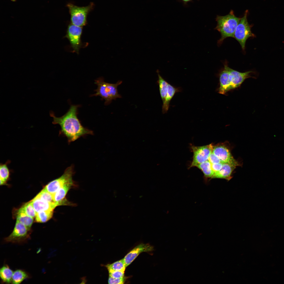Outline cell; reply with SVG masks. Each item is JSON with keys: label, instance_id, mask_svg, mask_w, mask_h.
Returning a JSON list of instances; mask_svg holds the SVG:
<instances>
[{"label": "cell", "instance_id": "ffe728a7", "mask_svg": "<svg viewBox=\"0 0 284 284\" xmlns=\"http://www.w3.org/2000/svg\"><path fill=\"white\" fill-rule=\"evenodd\" d=\"M29 277L28 274L26 271L23 270L18 269L13 272L12 283L19 284L24 280Z\"/></svg>", "mask_w": 284, "mask_h": 284}, {"label": "cell", "instance_id": "4fadbf2b", "mask_svg": "<svg viewBox=\"0 0 284 284\" xmlns=\"http://www.w3.org/2000/svg\"><path fill=\"white\" fill-rule=\"evenodd\" d=\"M153 250V247L148 244H141L136 246L129 252L123 258L127 267L141 253L149 252Z\"/></svg>", "mask_w": 284, "mask_h": 284}, {"label": "cell", "instance_id": "4dcf8cb0", "mask_svg": "<svg viewBox=\"0 0 284 284\" xmlns=\"http://www.w3.org/2000/svg\"><path fill=\"white\" fill-rule=\"evenodd\" d=\"M179 1L182 3L185 6L187 5V3L193 0H178Z\"/></svg>", "mask_w": 284, "mask_h": 284}, {"label": "cell", "instance_id": "3957f363", "mask_svg": "<svg viewBox=\"0 0 284 284\" xmlns=\"http://www.w3.org/2000/svg\"><path fill=\"white\" fill-rule=\"evenodd\" d=\"M240 19L235 16L232 10L226 15L217 16L216 18L217 25L215 29L221 35V37L218 41V44H221L226 38L234 37L235 30Z\"/></svg>", "mask_w": 284, "mask_h": 284}, {"label": "cell", "instance_id": "6da1fadb", "mask_svg": "<svg viewBox=\"0 0 284 284\" xmlns=\"http://www.w3.org/2000/svg\"><path fill=\"white\" fill-rule=\"evenodd\" d=\"M79 105H71L67 112L63 116L57 117L52 112L50 116L53 119L52 123L61 127L60 134L66 137L70 143L87 135H93L92 131L84 127L77 116Z\"/></svg>", "mask_w": 284, "mask_h": 284}, {"label": "cell", "instance_id": "9a60e30c", "mask_svg": "<svg viewBox=\"0 0 284 284\" xmlns=\"http://www.w3.org/2000/svg\"><path fill=\"white\" fill-rule=\"evenodd\" d=\"M181 87H176L168 83L166 96L164 102L163 103L162 112L163 114L166 113L168 111L170 102L175 93L181 92Z\"/></svg>", "mask_w": 284, "mask_h": 284}, {"label": "cell", "instance_id": "30bf717a", "mask_svg": "<svg viewBox=\"0 0 284 284\" xmlns=\"http://www.w3.org/2000/svg\"><path fill=\"white\" fill-rule=\"evenodd\" d=\"M213 146L212 144L199 146L192 145L191 148L193 155L192 162L189 168L196 167L199 164L208 160L212 152Z\"/></svg>", "mask_w": 284, "mask_h": 284}, {"label": "cell", "instance_id": "f1b7e54d", "mask_svg": "<svg viewBox=\"0 0 284 284\" xmlns=\"http://www.w3.org/2000/svg\"><path fill=\"white\" fill-rule=\"evenodd\" d=\"M208 160L211 164H218L222 163L220 159L212 152L210 154Z\"/></svg>", "mask_w": 284, "mask_h": 284}, {"label": "cell", "instance_id": "484cf974", "mask_svg": "<svg viewBox=\"0 0 284 284\" xmlns=\"http://www.w3.org/2000/svg\"><path fill=\"white\" fill-rule=\"evenodd\" d=\"M19 209L33 218L36 216L37 213L30 201L25 204Z\"/></svg>", "mask_w": 284, "mask_h": 284}, {"label": "cell", "instance_id": "5b68a950", "mask_svg": "<svg viewBox=\"0 0 284 284\" xmlns=\"http://www.w3.org/2000/svg\"><path fill=\"white\" fill-rule=\"evenodd\" d=\"M70 15L71 23L77 26L82 27L87 23V18L89 13L94 8V4L90 3L88 6L79 7L71 3L66 6Z\"/></svg>", "mask_w": 284, "mask_h": 284}, {"label": "cell", "instance_id": "8fae6325", "mask_svg": "<svg viewBox=\"0 0 284 284\" xmlns=\"http://www.w3.org/2000/svg\"><path fill=\"white\" fill-rule=\"evenodd\" d=\"M212 152L223 163H228L236 166L239 165L232 156L230 150L225 145L221 144L213 146Z\"/></svg>", "mask_w": 284, "mask_h": 284}, {"label": "cell", "instance_id": "7a4b0ae2", "mask_svg": "<svg viewBox=\"0 0 284 284\" xmlns=\"http://www.w3.org/2000/svg\"><path fill=\"white\" fill-rule=\"evenodd\" d=\"M253 72L251 71L240 72L230 68L225 64L219 74L218 93L224 95L231 90L239 87L246 79L253 77L251 74Z\"/></svg>", "mask_w": 284, "mask_h": 284}, {"label": "cell", "instance_id": "4316f807", "mask_svg": "<svg viewBox=\"0 0 284 284\" xmlns=\"http://www.w3.org/2000/svg\"><path fill=\"white\" fill-rule=\"evenodd\" d=\"M109 276L116 278H124V271H117L111 269L108 270Z\"/></svg>", "mask_w": 284, "mask_h": 284}, {"label": "cell", "instance_id": "277c9868", "mask_svg": "<svg viewBox=\"0 0 284 284\" xmlns=\"http://www.w3.org/2000/svg\"><path fill=\"white\" fill-rule=\"evenodd\" d=\"M122 82L121 81L119 80L115 84L108 83L104 82L103 78H99L95 80V83L98 86L95 90L96 93L91 96L100 97L102 99L105 100V104L108 105L112 100L121 97L118 93L117 87Z\"/></svg>", "mask_w": 284, "mask_h": 284}, {"label": "cell", "instance_id": "8992f818", "mask_svg": "<svg viewBox=\"0 0 284 284\" xmlns=\"http://www.w3.org/2000/svg\"><path fill=\"white\" fill-rule=\"evenodd\" d=\"M248 11H245L243 16L240 18L236 27L234 35L235 38L239 43L242 49L244 51L247 40L250 37H255V35L252 32L251 26L247 20Z\"/></svg>", "mask_w": 284, "mask_h": 284}, {"label": "cell", "instance_id": "ba28073f", "mask_svg": "<svg viewBox=\"0 0 284 284\" xmlns=\"http://www.w3.org/2000/svg\"><path fill=\"white\" fill-rule=\"evenodd\" d=\"M74 173V166L72 165L66 169L61 176L50 182L44 188L53 195L65 184L73 181L72 177Z\"/></svg>", "mask_w": 284, "mask_h": 284}, {"label": "cell", "instance_id": "7c38bea8", "mask_svg": "<svg viewBox=\"0 0 284 284\" xmlns=\"http://www.w3.org/2000/svg\"><path fill=\"white\" fill-rule=\"evenodd\" d=\"M75 185L73 181L65 184L53 195L54 201L58 206L73 205L65 198V196L69 190Z\"/></svg>", "mask_w": 284, "mask_h": 284}, {"label": "cell", "instance_id": "7402d4cb", "mask_svg": "<svg viewBox=\"0 0 284 284\" xmlns=\"http://www.w3.org/2000/svg\"><path fill=\"white\" fill-rule=\"evenodd\" d=\"M53 211H44L37 213L36 216V221L37 222H45L52 217Z\"/></svg>", "mask_w": 284, "mask_h": 284}, {"label": "cell", "instance_id": "44dd1931", "mask_svg": "<svg viewBox=\"0 0 284 284\" xmlns=\"http://www.w3.org/2000/svg\"><path fill=\"white\" fill-rule=\"evenodd\" d=\"M196 167L202 171L205 177L212 178L214 174L211 168V164L209 160L199 164Z\"/></svg>", "mask_w": 284, "mask_h": 284}, {"label": "cell", "instance_id": "83f0119b", "mask_svg": "<svg viewBox=\"0 0 284 284\" xmlns=\"http://www.w3.org/2000/svg\"><path fill=\"white\" fill-rule=\"evenodd\" d=\"M124 278H116L109 276L108 282L109 284H122L124 283Z\"/></svg>", "mask_w": 284, "mask_h": 284}, {"label": "cell", "instance_id": "e0dca14e", "mask_svg": "<svg viewBox=\"0 0 284 284\" xmlns=\"http://www.w3.org/2000/svg\"><path fill=\"white\" fill-rule=\"evenodd\" d=\"M13 273L8 265H3L0 269V277L2 282L6 283H12Z\"/></svg>", "mask_w": 284, "mask_h": 284}, {"label": "cell", "instance_id": "d6986e66", "mask_svg": "<svg viewBox=\"0 0 284 284\" xmlns=\"http://www.w3.org/2000/svg\"><path fill=\"white\" fill-rule=\"evenodd\" d=\"M158 70L156 71L158 76L157 82L159 85L160 95L163 103L166 96L168 83L161 76Z\"/></svg>", "mask_w": 284, "mask_h": 284}, {"label": "cell", "instance_id": "2e32d148", "mask_svg": "<svg viewBox=\"0 0 284 284\" xmlns=\"http://www.w3.org/2000/svg\"><path fill=\"white\" fill-rule=\"evenodd\" d=\"M236 167L228 163H223L221 169L214 174L212 178H221L229 180L231 178V174Z\"/></svg>", "mask_w": 284, "mask_h": 284}, {"label": "cell", "instance_id": "603a6c76", "mask_svg": "<svg viewBox=\"0 0 284 284\" xmlns=\"http://www.w3.org/2000/svg\"><path fill=\"white\" fill-rule=\"evenodd\" d=\"M10 171L7 163L1 164L0 166V185H3L6 183L9 176Z\"/></svg>", "mask_w": 284, "mask_h": 284}, {"label": "cell", "instance_id": "ac0fdd59", "mask_svg": "<svg viewBox=\"0 0 284 284\" xmlns=\"http://www.w3.org/2000/svg\"><path fill=\"white\" fill-rule=\"evenodd\" d=\"M17 220L30 230L33 221V218L27 215L20 209L18 210Z\"/></svg>", "mask_w": 284, "mask_h": 284}, {"label": "cell", "instance_id": "9c48e42d", "mask_svg": "<svg viewBox=\"0 0 284 284\" xmlns=\"http://www.w3.org/2000/svg\"><path fill=\"white\" fill-rule=\"evenodd\" d=\"M82 30V27L71 23L68 26L65 36L69 41L73 52L77 54L83 45L81 40Z\"/></svg>", "mask_w": 284, "mask_h": 284}, {"label": "cell", "instance_id": "d4e9b609", "mask_svg": "<svg viewBox=\"0 0 284 284\" xmlns=\"http://www.w3.org/2000/svg\"><path fill=\"white\" fill-rule=\"evenodd\" d=\"M35 197L49 202L55 203L53 200V195L44 188Z\"/></svg>", "mask_w": 284, "mask_h": 284}, {"label": "cell", "instance_id": "cb8c5ba5", "mask_svg": "<svg viewBox=\"0 0 284 284\" xmlns=\"http://www.w3.org/2000/svg\"><path fill=\"white\" fill-rule=\"evenodd\" d=\"M108 270L124 271L126 267L125 262L123 258L117 261L112 264H109L105 266Z\"/></svg>", "mask_w": 284, "mask_h": 284}, {"label": "cell", "instance_id": "f546056e", "mask_svg": "<svg viewBox=\"0 0 284 284\" xmlns=\"http://www.w3.org/2000/svg\"><path fill=\"white\" fill-rule=\"evenodd\" d=\"M223 164L222 163H220L218 164H211V168L214 174L219 171L221 169Z\"/></svg>", "mask_w": 284, "mask_h": 284}, {"label": "cell", "instance_id": "52a82bcc", "mask_svg": "<svg viewBox=\"0 0 284 284\" xmlns=\"http://www.w3.org/2000/svg\"><path fill=\"white\" fill-rule=\"evenodd\" d=\"M30 230L17 220L14 229L11 234L4 239L8 243L21 244L25 243L30 238Z\"/></svg>", "mask_w": 284, "mask_h": 284}, {"label": "cell", "instance_id": "5bb4252c", "mask_svg": "<svg viewBox=\"0 0 284 284\" xmlns=\"http://www.w3.org/2000/svg\"><path fill=\"white\" fill-rule=\"evenodd\" d=\"M30 201L36 213L42 211H53L58 206L55 203L49 202L36 197Z\"/></svg>", "mask_w": 284, "mask_h": 284}]
</instances>
